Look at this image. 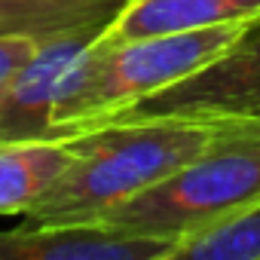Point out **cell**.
I'll return each instance as SVG.
<instances>
[{"mask_svg": "<svg viewBox=\"0 0 260 260\" xmlns=\"http://www.w3.org/2000/svg\"><path fill=\"white\" fill-rule=\"evenodd\" d=\"M71 141L0 144V214H25L71 162Z\"/></svg>", "mask_w": 260, "mask_h": 260, "instance_id": "9", "label": "cell"}, {"mask_svg": "<svg viewBox=\"0 0 260 260\" xmlns=\"http://www.w3.org/2000/svg\"><path fill=\"white\" fill-rule=\"evenodd\" d=\"M0 260H172V242L110 226H40L22 220L0 230Z\"/></svg>", "mask_w": 260, "mask_h": 260, "instance_id": "6", "label": "cell"}, {"mask_svg": "<svg viewBox=\"0 0 260 260\" xmlns=\"http://www.w3.org/2000/svg\"><path fill=\"white\" fill-rule=\"evenodd\" d=\"M43 40L34 37H10V40H0V83H7L19 68H25L34 52L40 49Z\"/></svg>", "mask_w": 260, "mask_h": 260, "instance_id": "11", "label": "cell"}, {"mask_svg": "<svg viewBox=\"0 0 260 260\" xmlns=\"http://www.w3.org/2000/svg\"><path fill=\"white\" fill-rule=\"evenodd\" d=\"M125 0H0V40H49L83 28H107Z\"/></svg>", "mask_w": 260, "mask_h": 260, "instance_id": "8", "label": "cell"}, {"mask_svg": "<svg viewBox=\"0 0 260 260\" xmlns=\"http://www.w3.org/2000/svg\"><path fill=\"white\" fill-rule=\"evenodd\" d=\"M223 125L202 119H132L80 132L68 138L71 162L22 220L40 226L98 223L113 205L199 156Z\"/></svg>", "mask_w": 260, "mask_h": 260, "instance_id": "1", "label": "cell"}, {"mask_svg": "<svg viewBox=\"0 0 260 260\" xmlns=\"http://www.w3.org/2000/svg\"><path fill=\"white\" fill-rule=\"evenodd\" d=\"M260 260V199L226 214L223 220L184 236L172 260Z\"/></svg>", "mask_w": 260, "mask_h": 260, "instance_id": "10", "label": "cell"}, {"mask_svg": "<svg viewBox=\"0 0 260 260\" xmlns=\"http://www.w3.org/2000/svg\"><path fill=\"white\" fill-rule=\"evenodd\" d=\"M248 122H251V125H260V116H254V119H248Z\"/></svg>", "mask_w": 260, "mask_h": 260, "instance_id": "12", "label": "cell"}, {"mask_svg": "<svg viewBox=\"0 0 260 260\" xmlns=\"http://www.w3.org/2000/svg\"><path fill=\"white\" fill-rule=\"evenodd\" d=\"M254 116H260V19H254L202 71L119 110L107 122H132V119L248 122Z\"/></svg>", "mask_w": 260, "mask_h": 260, "instance_id": "4", "label": "cell"}, {"mask_svg": "<svg viewBox=\"0 0 260 260\" xmlns=\"http://www.w3.org/2000/svg\"><path fill=\"white\" fill-rule=\"evenodd\" d=\"M101 34L104 28H83L49 37L25 68L0 83V144L55 138L52 116L61 86Z\"/></svg>", "mask_w": 260, "mask_h": 260, "instance_id": "5", "label": "cell"}, {"mask_svg": "<svg viewBox=\"0 0 260 260\" xmlns=\"http://www.w3.org/2000/svg\"><path fill=\"white\" fill-rule=\"evenodd\" d=\"M260 199V125L226 122L190 162L113 205L98 226L175 245Z\"/></svg>", "mask_w": 260, "mask_h": 260, "instance_id": "3", "label": "cell"}, {"mask_svg": "<svg viewBox=\"0 0 260 260\" xmlns=\"http://www.w3.org/2000/svg\"><path fill=\"white\" fill-rule=\"evenodd\" d=\"M254 19H260V0H125L116 19L104 28V37L135 40Z\"/></svg>", "mask_w": 260, "mask_h": 260, "instance_id": "7", "label": "cell"}, {"mask_svg": "<svg viewBox=\"0 0 260 260\" xmlns=\"http://www.w3.org/2000/svg\"><path fill=\"white\" fill-rule=\"evenodd\" d=\"M251 22L135 40H107L101 34L61 86L52 116L55 138H74L98 128L119 110L202 71Z\"/></svg>", "mask_w": 260, "mask_h": 260, "instance_id": "2", "label": "cell"}]
</instances>
